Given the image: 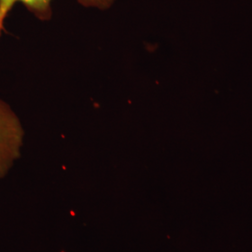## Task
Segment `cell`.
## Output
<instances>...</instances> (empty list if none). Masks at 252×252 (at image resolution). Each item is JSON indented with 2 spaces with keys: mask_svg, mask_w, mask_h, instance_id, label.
<instances>
[{
  "mask_svg": "<svg viewBox=\"0 0 252 252\" xmlns=\"http://www.w3.org/2000/svg\"><path fill=\"white\" fill-rule=\"evenodd\" d=\"M25 131L17 114L0 99V180L21 155Z\"/></svg>",
  "mask_w": 252,
  "mask_h": 252,
  "instance_id": "obj_1",
  "label": "cell"
},
{
  "mask_svg": "<svg viewBox=\"0 0 252 252\" xmlns=\"http://www.w3.org/2000/svg\"><path fill=\"white\" fill-rule=\"evenodd\" d=\"M84 8L108 10L116 0H77ZM16 4H22L37 20L46 22L53 17V0H0V36L6 32L5 23Z\"/></svg>",
  "mask_w": 252,
  "mask_h": 252,
  "instance_id": "obj_2",
  "label": "cell"
}]
</instances>
